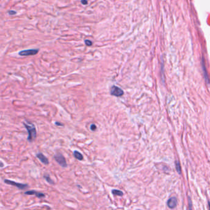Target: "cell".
<instances>
[{
    "label": "cell",
    "instance_id": "obj_1",
    "mask_svg": "<svg viewBox=\"0 0 210 210\" xmlns=\"http://www.w3.org/2000/svg\"><path fill=\"white\" fill-rule=\"evenodd\" d=\"M24 125L28 132V141L30 143L34 141L37 137V134L36 127H35L34 125L30 123V121H27V122H24Z\"/></svg>",
    "mask_w": 210,
    "mask_h": 210
},
{
    "label": "cell",
    "instance_id": "obj_2",
    "mask_svg": "<svg viewBox=\"0 0 210 210\" xmlns=\"http://www.w3.org/2000/svg\"><path fill=\"white\" fill-rule=\"evenodd\" d=\"M39 52L38 49H29L22 50L19 52V54L21 56H31L37 54Z\"/></svg>",
    "mask_w": 210,
    "mask_h": 210
},
{
    "label": "cell",
    "instance_id": "obj_3",
    "mask_svg": "<svg viewBox=\"0 0 210 210\" xmlns=\"http://www.w3.org/2000/svg\"><path fill=\"white\" fill-rule=\"evenodd\" d=\"M4 182L6 184H7L14 186V187H15L17 188H18L20 190H24V189H27L28 187V185L27 184H22V183L16 182H14L13 181L9 180V179H5Z\"/></svg>",
    "mask_w": 210,
    "mask_h": 210
},
{
    "label": "cell",
    "instance_id": "obj_4",
    "mask_svg": "<svg viewBox=\"0 0 210 210\" xmlns=\"http://www.w3.org/2000/svg\"><path fill=\"white\" fill-rule=\"evenodd\" d=\"M54 159L63 168L67 166V163L65 157L61 153H57L54 156Z\"/></svg>",
    "mask_w": 210,
    "mask_h": 210
},
{
    "label": "cell",
    "instance_id": "obj_5",
    "mask_svg": "<svg viewBox=\"0 0 210 210\" xmlns=\"http://www.w3.org/2000/svg\"><path fill=\"white\" fill-rule=\"evenodd\" d=\"M111 94L113 96H114L116 97H120L123 96L124 93L121 88L116 86H113L110 90Z\"/></svg>",
    "mask_w": 210,
    "mask_h": 210
},
{
    "label": "cell",
    "instance_id": "obj_6",
    "mask_svg": "<svg viewBox=\"0 0 210 210\" xmlns=\"http://www.w3.org/2000/svg\"><path fill=\"white\" fill-rule=\"evenodd\" d=\"M25 195H35L36 197H37L39 199H41V198H44L45 197V194L43 193H41V192L34 190H28L27 192H25L24 193Z\"/></svg>",
    "mask_w": 210,
    "mask_h": 210
},
{
    "label": "cell",
    "instance_id": "obj_7",
    "mask_svg": "<svg viewBox=\"0 0 210 210\" xmlns=\"http://www.w3.org/2000/svg\"><path fill=\"white\" fill-rule=\"evenodd\" d=\"M177 203H178L177 199L176 197H171L170 199H168V200L167 202V205H168V208H170V209H174V208H176Z\"/></svg>",
    "mask_w": 210,
    "mask_h": 210
},
{
    "label": "cell",
    "instance_id": "obj_8",
    "mask_svg": "<svg viewBox=\"0 0 210 210\" xmlns=\"http://www.w3.org/2000/svg\"><path fill=\"white\" fill-rule=\"evenodd\" d=\"M201 64H202V69H203V74H204L205 81H206V82L208 84H209V77H208V73H207L206 65H205V60H204L203 57L202 58Z\"/></svg>",
    "mask_w": 210,
    "mask_h": 210
},
{
    "label": "cell",
    "instance_id": "obj_9",
    "mask_svg": "<svg viewBox=\"0 0 210 210\" xmlns=\"http://www.w3.org/2000/svg\"><path fill=\"white\" fill-rule=\"evenodd\" d=\"M37 158L44 165H49V160L47 158V157H46L43 153H38L37 154Z\"/></svg>",
    "mask_w": 210,
    "mask_h": 210
},
{
    "label": "cell",
    "instance_id": "obj_10",
    "mask_svg": "<svg viewBox=\"0 0 210 210\" xmlns=\"http://www.w3.org/2000/svg\"><path fill=\"white\" fill-rule=\"evenodd\" d=\"M112 194H113L114 195L120 196V197L123 196V195H124L123 192H122L121 190H117V189H113V190H112Z\"/></svg>",
    "mask_w": 210,
    "mask_h": 210
},
{
    "label": "cell",
    "instance_id": "obj_11",
    "mask_svg": "<svg viewBox=\"0 0 210 210\" xmlns=\"http://www.w3.org/2000/svg\"><path fill=\"white\" fill-rule=\"evenodd\" d=\"M74 156H75V157L76 159H78L79 160H83L82 155L80 152H79L78 151L75 150L74 152Z\"/></svg>",
    "mask_w": 210,
    "mask_h": 210
},
{
    "label": "cell",
    "instance_id": "obj_12",
    "mask_svg": "<svg viewBox=\"0 0 210 210\" xmlns=\"http://www.w3.org/2000/svg\"><path fill=\"white\" fill-rule=\"evenodd\" d=\"M44 179H46V181L47 182H49V184H54V182H53V181H52V180L51 179V178H50V176H49V174H45L44 175Z\"/></svg>",
    "mask_w": 210,
    "mask_h": 210
},
{
    "label": "cell",
    "instance_id": "obj_13",
    "mask_svg": "<svg viewBox=\"0 0 210 210\" xmlns=\"http://www.w3.org/2000/svg\"><path fill=\"white\" fill-rule=\"evenodd\" d=\"M175 165H176V169L177 172H178V174H180L181 173V167L180 162L178 161H176L175 162Z\"/></svg>",
    "mask_w": 210,
    "mask_h": 210
},
{
    "label": "cell",
    "instance_id": "obj_14",
    "mask_svg": "<svg viewBox=\"0 0 210 210\" xmlns=\"http://www.w3.org/2000/svg\"><path fill=\"white\" fill-rule=\"evenodd\" d=\"M85 43L86 44L87 46H92V42L91 40H85Z\"/></svg>",
    "mask_w": 210,
    "mask_h": 210
},
{
    "label": "cell",
    "instance_id": "obj_15",
    "mask_svg": "<svg viewBox=\"0 0 210 210\" xmlns=\"http://www.w3.org/2000/svg\"><path fill=\"white\" fill-rule=\"evenodd\" d=\"M90 128H91V130L92 131H95V130L97 129V126H96V125H95V124H92V125H91Z\"/></svg>",
    "mask_w": 210,
    "mask_h": 210
},
{
    "label": "cell",
    "instance_id": "obj_16",
    "mask_svg": "<svg viewBox=\"0 0 210 210\" xmlns=\"http://www.w3.org/2000/svg\"><path fill=\"white\" fill-rule=\"evenodd\" d=\"M16 13H17L16 11H13V10H11V11H8V14H9V15H13L15 14Z\"/></svg>",
    "mask_w": 210,
    "mask_h": 210
},
{
    "label": "cell",
    "instance_id": "obj_17",
    "mask_svg": "<svg viewBox=\"0 0 210 210\" xmlns=\"http://www.w3.org/2000/svg\"><path fill=\"white\" fill-rule=\"evenodd\" d=\"M81 3H82V4L84 5H87V3H88V2H87V0H82Z\"/></svg>",
    "mask_w": 210,
    "mask_h": 210
},
{
    "label": "cell",
    "instance_id": "obj_18",
    "mask_svg": "<svg viewBox=\"0 0 210 210\" xmlns=\"http://www.w3.org/2000/svg\"><path fill=\"white\" fill-rule=\"evenodd\" d=\"M56 125H57V126H63V125L61 123H59V122H56Z\"/></svg>",
    "mask_w": 210,
    "mask_h": 210
},
{
    "label": "cell",
    "instance_id": "obj_19",
    "mask_svg": "<svg viewBox=\"0 0 210 210\" xmlns=\"http://www.w3.org/2000/svg\"><path fill=\"white\" fill-rule=\"evenodd\" d=\"M208 203H209V209H210V202H208Z\"/></svg>",
    "mask_w": 210,
    "mask_h": 210
}]
</instances>
